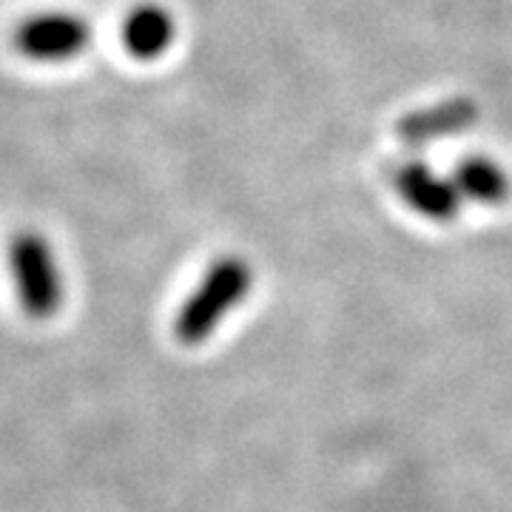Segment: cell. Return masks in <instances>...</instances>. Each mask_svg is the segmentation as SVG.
<instances>
[{
  "instance_id": "1",
  "label": "cell",
  "mask_w": 512,
  "mask_h": 512,
  "mask_svg": "<svg viewBox=\"0 0 512 512\" xmlns=\"http://www.w3.org/2000/svg\"><path fill=\"white\" fill-rule=\"evenodd\" d=\"M254 285V271L242 256H220L174 319V336L183 345H202Z\"/></svg>"
},
{
  "instance_id": "2",
  "label": "cell",
  "mask_w": 512,
  "mask_h": 512,
  "mask_svg": "<svg viewBox=\"0 0 512 512\" xmlns=\"http://www.w3.org/2000/svg\"><path fill=\"white\" fill-rule=\"evenodd\" d=\"M9 274L20 311L32 319H52L63 305V276L49 239L37 231H18L9 242Z\"/></svg>"
},
{
  "instance_id": "3",
  "label": "cell",
  "mask_w": 512,
  "mask_h": 512,
  "mask_svg": "<svg viewBox=\"0 0 512 512\" xmlns=\"http://www.w3.org/2000/svg\"><path fill=\"white\" fill-rule=\"evenodd\" d=\"M12 40L20 55L35 63H66L89 46L92 29L74 12H37L20 20Z\"/></svg>"
},
{
  "instance_id": "4",
  "label": "cell",
  "mask_w": 512,
  "mask_h": 512,
  "mask_svg": "<svg viewBox=\"0 0 512 512\" xmlns=\"http://www.w3.org/2000/svg\"><path fill=\"white\" fill-rule=\"evenodd\" d=\"M396 185H399L402 200L413 211H419L424 220H456L458 211H461V202H464L453 180H444V177H439L433 168H427L424 163L404 165L402 171H399Z\"/></svg>"
},
{
  "instance_id": "5",
  "label": "cell",
  "mask_w": 512,
  "mask_h": 512,
  "mask_svg": "<svg viewBox=\"0 0 512 512\" xmlns=\"http://www.w3.org/2000/svg\"><path fill=\"white\" fill-rule=\"evenodd\" d=\"M174 43V18L157 3L134 6L123 20V46L134 60H157Z\"/></svg>"
},
{
  "instance_id": "6",
  "label": "cell",
  "mask_w": 512,
  "mask_h": 512,
  "mask_svg": "<svg viewBox=\"0 0 512 512\" xmlns=\"http://www.w3.org/2000/svg\"><path fill=\"white\" fill-rule=\"evenodd\" d=\"M453 183L464 200L498 205L510 197V177L487 157H467L453 168Z\"/></svg>"
}]
</instances>
